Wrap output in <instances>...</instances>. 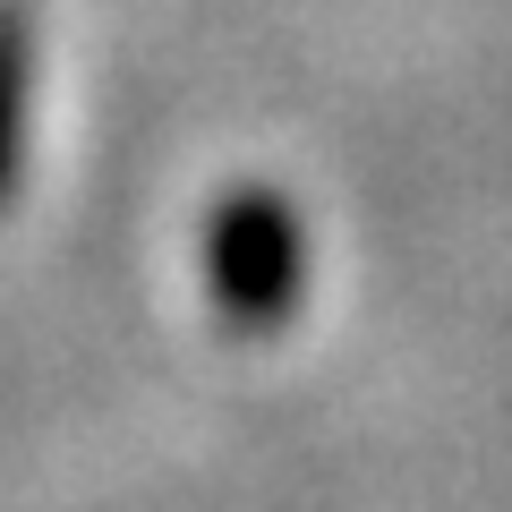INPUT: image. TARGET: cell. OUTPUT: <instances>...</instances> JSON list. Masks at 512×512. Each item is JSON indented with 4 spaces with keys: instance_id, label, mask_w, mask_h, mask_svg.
<instances>
[{
    "instance_id": "7a4b0ae2",
    "label": "cell",
    "mask_w": 512,
    "mask_h": 512,
    "mask_svg": "<svg viewBox=\"0 0 512 512\" xmlns=\"http://www.w3.org/2000/svg\"><path fill=\"white\" fill-rule=\"evenodd\" d=\"M26 86H35V26H26L18 0H0V197H9V171H18Z\"/></svg>"
},
{
    "instance_id": "6da1fadb",
    "label": "cell",
    "mask_w": 512,
    "mask_h": 512,
    "mask_svg": "<svg viewBox=\"0 0 512 512\" xmlns=\"http://www.w3.org/2000/svg\"><path fill=\"white\" fill-rule=\"evenodd\" d=\"M205 274H214V299L248 325L291 308L299 291V222L274 188H231L205 231Z\"/></svg>"
}]
</instances>
